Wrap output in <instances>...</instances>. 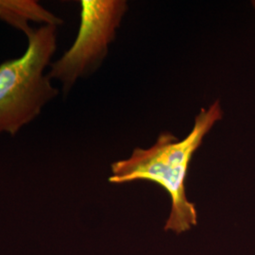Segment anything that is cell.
<instances>
[{"label":"cell","mask_w":255,"mask_h":255,"mask_svg":"<svg viewBox=\"0 0 255 255\" xmlns=\"http://www.w3.org/2000/svg\"><path fill=\"white\" fill-rule=\"evenodd\" d=\"M219 101L208 109H201L195 119L190 133L179 140L170 132H163L149 148L136 147L131 156L112 164L109 182L116 184L149 181L162 186L171 199V210L164 223L165 232L182 235L191 231L199 222L195 204L186 197L185 179L193 154L204 136L222 119Z\"/></svg>","instance_id":"cell-1"},{"label":"cell","mask_w":255,"mask_h":255,"mask_svg":"<svg viewBox=\"0 0 255 255\" xmlns=\"http://www.w3.org/2000/svg\"><path fill=\"white\" fill-rule=\"evenodd\" d=\"M57 27L37 28L24 54L0 64V134L16 135L58 96L45 74L57 48Z\"/></svg>","instance_id":"cell-2"},{"label":"cell","mask_w":255,"mask_h":255,"mask_svg":"<svg viewBox=\"0 0 255 255\" xmlns=\"http://www.w3.org/2000/svg\"><path fill=\"white\" fill-rule=\"evenodd\" d=\"M122 0H82L81 25L73 45L51 63L47 76L62 83L64 93L78 79L92 73L108 53L117 29L127 10Z\"/></svg>","instance_id":"cell-3"},{"label":"cell","mask_w":255,"mask_h":255,"mask_svg":"<svg viewBox=\"0 0 255 255\" xmlns=\"http://www.w3.org/2000/svg\"><path fill=\"white\" fill-rule=\"evenodd\" d=\"M0 21L23 32L27 38L35 30L29 26L30 22L56 27L64 23L35 0H0Z\"/></svg>","instance_id":"cell-4"},{"label":"cell","mask_w":255,"mask_h":255,"mask_svg":"<svg viewBox=\"0 0 255 255\" xmlns=\"http://www.w3.org/2000/svg\"><path fill=\"white\" fill-rule=\"evenodd\" d=\"M253 3H254V6H255V1H254V2H253Z\"/></svg>","instance_id":"cell-5"}]
</instances>
